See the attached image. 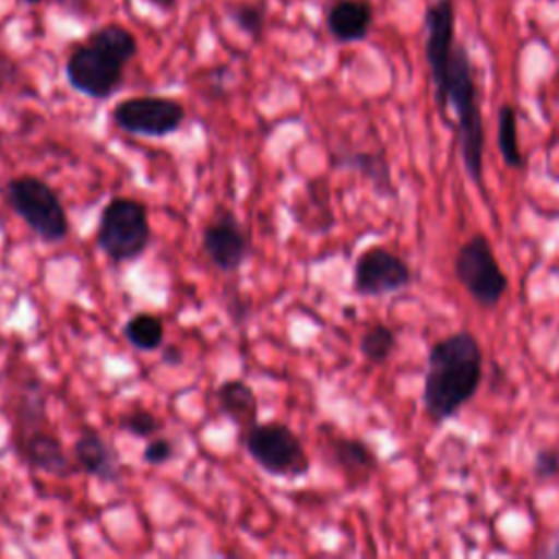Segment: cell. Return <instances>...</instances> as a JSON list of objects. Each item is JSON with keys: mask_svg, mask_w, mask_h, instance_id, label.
<instances>
[{"mask_svg": "<svg viewBox=\"0 0 559 559\" xmlns=\"http://www.w3.org/2000/svg\"><path fill=\"white\" fill-rule=\"evenodd\" d=\"M24 2H28V4H37V2H41V0H24Z\"/></svg>", "mask_w": 559, "mask_h": 559, "instance_id": "83f0119b", "label": "cell"}, {"mask_svg": "<svg viewBox=\"0 0 559 559\" xmlns=\"http://www.w3.org/2000/svg\"><path fill=\"white\" fill-rule=\"evenodd\" d=\"M122 332H124V338L140 352H153L164 343V323L159 317L151 312L133 314L124 323Z\"/></svg>", "mask_w": 559, "mask_h": 559, "instance_id": "d6986e66", "label": "cell"}, {"mask_svg": "<svg viewBox=\"0 0 559 559\" xmlns=\"http://www.w3.org/2000/svg\"><path fill=\"white\" fill-rule=\"evenodd\" d=\"M87 41L122 66H127L138 52L135 35L120 24H105L103 28L94 31Z\"/></svg>", "mask_w": 559, "mask_h": 559, "instance_id": "e0dca14e", "label": "cell"}, {"mask_svg": "<svg viewBox=\"0 0 559 559\" xmlns=\"http://www.w3.org/2000/svg\"><path fill=\"white\" fill-rule=\"evenodd\" d=\"M426 24V61L430 68L432 85L439 87L443 83L452 50H454V24L456 9L454 0H435L426 7L424 13Z\"/></svg>", "mask_w": 559, "mask_h": 559, "instance_id": "8fae6325", "label": "cell"}, {"mask_svg": "<svg viewBox=\"0 0 559 559\" xmlns=\"http://www.w3.org/2000/svg\"><path fill=\"white\" fill-rule=\"evenodd\" d=\"M411 282L413 271L408 262L384 247H369L354 262V290L362 297L391 295Z\"/></svg>", "mask_w": 559, "mask_h": 559, "instance_id": "9c48e42d", "label": "cell"}, {"mask_svg": "<svg viewBox=\"0 0 559 559\" xmlns=\"http://www.w3.org/2000/svg\"><path fill=\"white\" fill-rule=\"evenodd\" d=\"M162 360L166 362V365H179L181 360H183V354H181V349L177 347V345H166L164 347V352H162Z\"/></svg>", "mask_w": 559, "mask_h": 559, "instance_id": "484cf974", "label": "cell"}, {"mask_svg": "<svg viewBox=\"0 0 559 559\" xmlns=\"http://www.w3.org/2000/svg\"><path fill=\"white\" fill-rule=\"evenodd\" d=\"M173 456H175V443L168 437L148 439V443L142 450V461L148 465H164Z\"/></svg>", "mask_w": 559, "mask_h": 559, "instance_id": "cb8c5ba5", "label": "cell"}, {"mask_svg": "<svg viewBox=\"0 0 559 559\" xmlns=\"http://www.w3.org/2000/svg\"><path fill=\"white\" fill-rule=\"evenodd\" d=\"M498 148H500V155H502V162L509 166V168H524L526 159L522 155V148L518 144V116H515V109L513 105L504 103L500 105L498 109Z\"/></svg>", "mask_w": 559, "mask_h": 559, "instance_id": "ac0fdd59", "label": "cell"}, {"mask_svg": "<svg viewBox=\"0 0 559 559\" xmlns=\"http://www.w3.org/2000/svg\"><path fill=\"white\" fill-rule=\"evenodd\" d=\"M0 555H2V544H0Z\"/></svg>", "mask_w": 559, "mask_h": 559, "instance_id": "f1b7e54d", "label": "cell"}, {"mask_svg": "<svg viewBox=\"0 0 559 559\" xmlns=\"http://www.w3.org/2000/svg\"><path fill=\"white\" fill-rule=\"evenodd\" d=\"M483 380V349L478 338L454 332L432 343L424 378V408L437 421H445L476 395Z\"/></svg>", "mask_w": 559, "mask_h": 559, "instance_id": "6da1fadb", "label": "cell"}, {"mask_svg": "<svg viewBox=\"0 0 559 559\" xmlns=\"http://www.w3.org/2000/svg\"><path fill=\"white\" fill-rule=\"evenodd\" d=\"M148 2H153V4H159V7H168V4H173L175 0H148Z\"/></svg>", "mask_w": 559, "mask_h": 559, "instance_id": "4316f807", "label": "cell"}, {"mask_svg": "<svg viewBox=\"0 0 559 559\" xmlns=\"http://www.w3.org/2000/svg\"><path fill=\"white\" fill-rule=\"evenodd\" d=\"M328 456L349 485H362L378 467V456L365 441L343 435L328 439Z\"/></svg>", "mask_w": 559, "mask_h": 559, "instance_id": "9a60e30c", "label": "cell"}, {"mask_svg": "<svg viewBox=\"0 0 559 559\" xmlns=\"http://www.w3.org/2000/svg\"><path fill=\"white\" fill-rule=\"evenodd\" d=\"M122 63L85 41L68 57L66 76L76 92L90 98H109L122 83Z\"/></svg>", "mask_w": 559, "mask_h": 559, "instance_id": "ba28073f", "label": "cell"}, {"mask_svg": "<svg viewBox=\"0 0 559 559\" xmlns=\"http://www.w3.org/2000/svg\"><path fill=\"white\" fill-rule=\"evenodd\" d=\"M218 411L245 432L258 424V397L253 389L238 378H229L216 389Z\"/></svg>", "mask_w": 559, "mask_h": 559, "instance_id": "2e32d148", "label": "cell"}, {"mask_svg": "<svg viewBox=\"0 0 559 559\" xmlns=\"http://www.w3.org/2000/svg\"><path fill=\"white\" fill-rule=\"evenodd\" d=\"M74 461L81 472L103 483L120 480V459L111 443H107L96 430H83L72 445Z\"/></svg>", "mask_w": 559, "mask_h": 559, "instance_id": "4fadbf2b", "label": "cell"}, {"mask_svg": "<svg viewBox=\"0 0 559 559\" xmlns=\"http://www.w3.org/2000/svg\"><path fill=\"white\" fill-rule=\"evenodd\" d=\"M452 271L465 293L483 308L498 306L509 288L507 273L498 264L493 247L485 234H474L459 247L452 260Z\"/></svg>", "mask_w": 559, "mask_h": 559, "instance_id": "5b68a950", "label": "cell"}, {"mask_svg": "<svg viewBox=\"0 0 559 559\" xmlns=\"http://www.w3.org/2000/svg\"><path fill=\"white\" fill-rule=\"evenodd\" d=\"M111 118L118 129L131 135L144 138H166L175 133L183 120L186 109L181 103L164 96H133L120 100Z\"/></svg>", "mask_w": 559, "mask_h": 559, "instance_id": "52a82bcc", "label": "cell"}, {"mask_svg": "<svg viewBox=\"0 0 559 559\" xmlns=\"http://www.w3.org/2000/svg\"><path fill=\"white\" fill-rule=\"evenodd\" d=\"M345 166L358 168L360 173H365L367 177H371V181L376 183L378 190H391V177H389V166L380 155H371V153H356V155H347V159L343 162Z\"/></svg>", "mask_w": 559, "mask_h": 559, "instance_id": "44dd1931", "label": "cell"}, {"mask_svg": "<svg viewBox=\"0 0 559 559\" xmlns=\"http://www.w3.org/2000/svg\"><path fill=\"white\" fill-rule=\"evenodd\" d=\"M20 450L24 461L39 472L52 476H72L79 472L76 461L66 454L63 443L52 432L41 430V426L24 428L20 435Z\"/></svg>", "mask_w": 559, "mask_h": 559, "instance_id": "7c38bea8", "label": "cell"}, {"mask_svg": "<svg viewBox=\"0 0 559 559\" xmlns=\"http://www.w3.org/2000/svg\"><path fill=\"white\" fill-rule=\"evenodd\" d=\"M559 472V452L552 448L537 450L533 459V474L537 478H552Z\"/></svg>", "mask_w": 559, "mask_h": 559, "instance_id": "d4e9b609", "label": "cell"}, {"mask_svg": "<svg viewBox=\"0 0 559 559\" xmlns=\"http://www.w3.org/2000/svg\"><path fill=\"white\" fill-rule=\"evenodd\" d=\"M120 428L138 439H148V437H155L159 430H162V421L155 413L146 411V408H133L129 413H124L120 417Z\"/></svg>", "mask_w": 559, "mask_h": 559, "instance_id": "7402d4cb", "label": "cell"}, {"mask_svg": "<svg viewBox=\"0 0 559 559\" xmlns=\"http://www.w3.org/2000/svg\"><path fill=\"white\" fill-rule=\"evenodd\" d=\"M247 454L271 476L301 478L310 469V459L301 439L284 424H255L245 432Z\"/></svg>", "mask_w": 559, "mask_h": 559, "instance_id": "8992f818", "label": "cell"}, {"mask_svg": "<svg viewBox=\"0 0 559 559\" xmlns=\"http://www.w3.org/2000/svg\"><path fill=\"white\" fill-rule=\"evenodd\" d=\"M435 103L443 120H448V107L456 116V140L461 146V159L467 177L483 190V151H485V124L480 114L478 87L474 79V63L463 44H454L443 83L435 87Z\"/></svg>", "mask_w": 559, "mask_h": 559, "instance_id": "7a4b0ae2", "label": "cell"}, {"mask_svg": "<svg viewBox=\"0 0 559 559\" xmlns=\"http://www.w3.org/2000/svg\"><path fill=\"white\" fill-rule=\"evenodd\" d=\"M231 17L238 24V28L251 37H260V33L264 31V9L258 4L240 2L231 9Z\"/></svg>", "mask_w": 559, "mask_h": 559, "instance_id": "603a6c76", "label": "cell"}, {"mask_svg": "<svg viewBox=\"0 0 559 559\" xmlns=\"http://www.w3.org/2000/svg\"><path fill=\"white\" fill-rule=\"evenodd\" d=\"M201 247L218 271L236 273L249 255V236L236 214L221 205L203 227Z\"/></svg>", "mask_w": 559, "mask_h": 559, "instance_id": "30bf717a", "label": "cell"}, {"mask_svg": "<svg viewBox=\"0 0 559 559\" xmlns=\"http://www.w3.org/2000/svg\"><path fill=\"white\" fill-rule=\"evenodd\" d=\"M325 24L341 44L362 41L373 24V7L369 0H334L328 7Z\"/></svg>", "mask_w": 559, "mask_h": 559, "instance_id": "5bb4252c", "label": "cell"}, {"mask_svg": "<svg viewBox=\"0 0 559 559\" xmlns=\"http://www.w3.org/2000/svg\"><path fill=\"white\" fill-rule=\"evenodd\" d=\"M397 345L395 332L386 323H373L369 325L358 341L360 354L371 362V365H382L389 360Z\"/></svg>", "mask_w": 559, "mask_h": 559, "instance_id": "ffe728a7", "label": "cell"}, {"mask_svg": "<svg viewBox=\"0 0 559 559\" xmlns=\"http://www.w3.org/2000/svg\"><path fill=\"white\" fill-rule=\"evenodd\" d=\"M151 242V225L146 207L129 197L111 199L96 227V245L111 262H129L140 258Z\"/></svg>", "mask_w": 559, "mask_h": 559, "instance_id": "277c9868", "label": "cell"}, {"mask_svg": "<svg viewBox=\"0 0 559 559\" xmlns=\"http://www.w3.org/2000/svg\"><path fill=\"white\" fill-rule=\"evenodd\" d=\"M4 199L9 207L44 240L61 242L70 231L66 207L57 192L33 175L13 177L4 186Z\"/></svg>", "mask_w": 559, "mask_h": 559, "instance_id": "3957f363", "label": "cell"}]
</instances>
